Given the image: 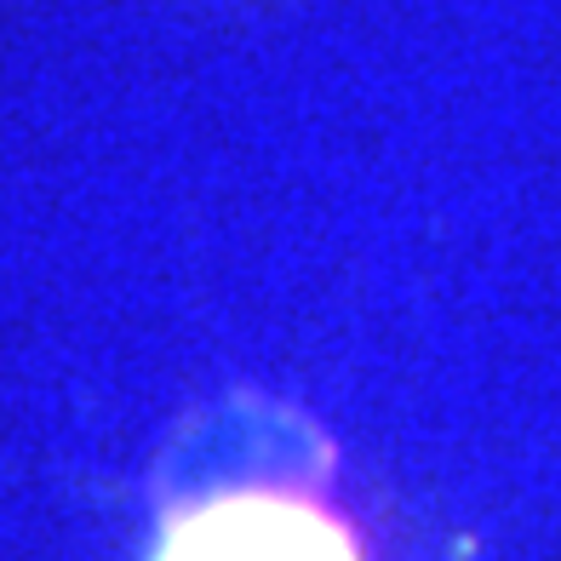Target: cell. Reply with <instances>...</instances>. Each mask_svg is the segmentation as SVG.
Returning a JSON list of instances; mask_svg holds the SVG:
<instances>
[{
  "mask_svg": "<svg viewBox=\"0 0 561 561\" xmlns=\"http://www.w3.org/2000/svg\"><path fill=\"white\" fill-rule=\"evenodd\" d=\"M156 561H362V545L316 499L247 488L184 510Z\"/></svg>",
  "mask_w": 561,
  "mask_h": 561,
  "instance_id": "obj_1",
  "label": "cell"
}]
</instances>
